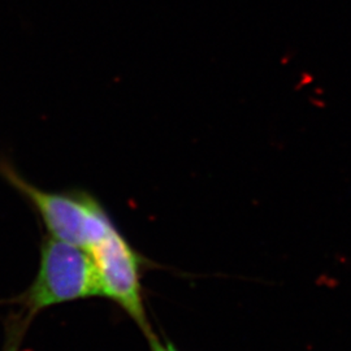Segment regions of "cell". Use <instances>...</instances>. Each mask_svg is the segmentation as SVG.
<instances>
[{
  "label": "cell",
  "instance_id": "1",
  "mask_svg": "<svg viewBox=\"0 0 351 351\" xmlns=\"http://www.w3.org/2000/svg\"><path fill=\"white\" fill-rule=\"evenodd\" d=\"M0 177L25 198L53 239L88 250L116 226L104 206L88 191L38 188L5 159H0Z\"/></svg>",
  "mask_w": 351,
  "mask_h": 351
},
{
  "label": "cell",
  "instance_id": "2",
  "mask_svg": "<svg viewBox=\"0 0 351 351\" xmlns=\"http://www.w3.org/2000/svg\"><path fill=\"white\" fill-rule=\"evenodd\" d=\"M90 297H99V290L88 251L46 236L37 276L19 298L24 315L32 320L49 307Z\"/></svg>",
  "mask_w": 351,
  "mask_h": 351
},
{
  "label": "cell",
  "instance_id": "3",
  "mask_svg": "<svg viewBox=\"0 0 351 351\" xmlns=\"http://www.w3.org/2000/svg\"><path fill=\"white\" fill-rule=\"evenodd\" d=\"M88 251L94 264L99 295L121 307L147 337L154 330L143 302L142 271L146 265L143 256L117 226Z\"/></svg>",
  "mask_w": 351,
  "mask_h": 351
},
{
  "label": "cell",
  "instance_id": "4",
  "mask_svg": "<svg viewBox=\"0 0 351 351\" xmlns=\"http://www.w3.org/2000/svg\"><path fill=\"white\" fill-rule=\"evenodd\" d=\"M30 323V319L26 317L24 315L23 319L14 320L12 324L10 326V332L7 335L5 339V345H4V350L3 351H19L21 341L24 339L25 335V329L27 324Z\"/></svg>",
  "mask_w": 351,
  "mask_h": 351
},
{
  "label": "cell",
  "instance_id": "5",
  "mask_svg": "<svg viewBox=\"0 0 351 351\" xmlns=\"http://www.w3.org/2000/svg\"><path fill=\"white\" fill-rule=\"evenodd\" d=\"M147 339H149L151 351H178L172 341L168 339L160 341L154 332L147 336Z\"/></svg>",
  "mask_w": 351,
  "mask_h": 351
}]
</instances>
